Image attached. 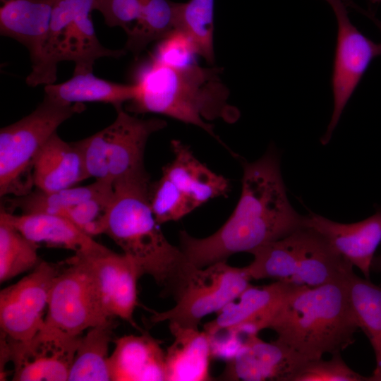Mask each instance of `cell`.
<instances>
[{
    "instance_id": "obj_1",
    "label": "cell",
    "mask_w": 381,
    "mask_h": 381,
    "mask_svg": "<svg viewBox=\"0 0 381 381\" xmlns=\"http://www.w3.org/2000/svg\"><path fill=\"white\" fill-rule=\"evenodd\" d=\"M243 168L240 198L226 222L205 238L193 237L186 231L179 234V247L194 267L226 261L238 253H250L305 226V216L287 198L274 149L270 147L253 162H243Z\"/></svg>"
},
{
    "instance_id": "obj_2",
    "label": "cell",
    "mask_w": 381,
    "mask_h": 381,
    "mask_svg": "<svg viewBox=\"0 0 381 381\" xmlns=\"http://www.w3.org/2000/svg\"><path fill=\"white\" fill-rule=\"evenodd\" d=\"M150 184L146 171L113 184L101 234L121 248L141 277H152L163 294L174 298L196 267L164 235L150 206Z\"/></svg>"
},
{
    "instance_id": "obj_3",
    "label": "cell",
    "mask_w": 381,
    "mask_h": 381,
    "mask_svg": "<svg viewBox=\"0 0 381 381\" xmlns=\"http://www.w3.org/2000/svg\"><path fill=\"white\" fill-rule=\"evenodd\" d=\"M221 72L219 68H204L198 64L175 69L150 57L134 70L135 90L126 111L162 114L198 126L222 144L206 121L232 122L238 114L227 102L229 90L219 79Z\"/></svg>"
},
{
    "instance_id": "obj_4",
    "label": "cell",
    "mask_w": 381,
    "mask_h": 381,
    "mask_svg": "<svg viewBox=\"0 0 381 381\" xmlns=\"http://www.w3.org/2000/svg\"><path fill=\"white\" fill-rule=\"evenodd\" d=\"M347 278L314 287L298 286L275 308L262 329L274 331L277 339L307 361L341 352L354 342L359 329Z\"/></svg>"
},
{
    "instance_id": "obj_5",
    "label": "cell",
    "mask_w": 381,
    "mask_h": 381,
    "mask_svg": "<svg viewBox=\"0 0 381 381\" xmlns=\"http://www.w3.org/2000/svg\"><path fill=\"white\" fill-rule=\"evenodd\" d=\"M250 254L253 260L244 267L251 279L314 287L346 279L353 272V266L323 236L306 226Z\"/></svg>"
},
{
    "instance_id": "obj_6",
    "label": "cell",
    "mask_w": 381,
    "mask_h": 381,
    "mask_svg": "<svg viewBox=\"0 0 381 381\" xmlns=\"http://www.w3.org/2000/svg\"><path fill=\"white\" fill-rule=\"evenodd\" d=\"M85 109L83 103L65 104L44 95L30 114L1 128V197L31 190L33 164L41 148L61 123Z\"/></svg>"
},
{
    "instance_id": "obj_7",
    "label": "cell",
    "mask_w": 381,
    "mask_h": 381,
    "mask_svg": "<svg viewBox=\"0 0 381 381\" xmlns=\"http://www.w3.org/2000/svg\"><path fill=\"white\" fill-rule=\"evenodd\" d=\"M97 0H56L40 71L27 76L30 87L52 84L56 80L57 64L62 61L75 63L73 74L92 72L96 60L119 58L123 49H110L101 44L95 33L90 13Z\"/></svg>"
},
{
    "instance_id": "obj_8",
    "label": "cell",
    "mask_w": 381,
    "mask_h": 381,
    "mask_svg": "<svg viewBox=\"0 0 381 381\" xmlns=\"http://www.w3.org/2000/svg\"><path fill=\"white\" fill-rule=\"evenodd\" d=\"M115 109L116 117L109 126L76 141L89 178L112 185L145 171L143 158L148 138L167 126L161 119H143L122 107Z\"/></svg>"
},
{
    "instance_id": "obj_9",
    "label": "cell",
    "mask_w": 381,
    "mask_h": 381,
    "mask_svg": "<svg viewBox=\"0 0 381 381\" xmlns=\"http://www.w3.org/2000/svg\"><path fill=\"white\" fill-rule=\"evenodd\" d=\"M250 280L244 267H233L226 261L195 267L174 298V306L163 312L152 311L150 322H174L198 327L205 317L218 313L236 300Z\"/></svg>"
},
{
    "instance_id": "obj_10",
    "label": "cell",
    "mask_w": 381,
    "mask_h": 381,
    "mask_svg": "<svg viewBox=\"0 0 381 381\" xmlns=\"http://www.w3.org/2000/svg\"><path fill=\"white\" fill-rule=\"evenodd\" d=\"M66 264L67 267L60 271L52 286L44 325L79 337L113 318L105 310L87 258L75 254Z\"/></svg>"
},
{
    "instance_id": "obj_11",
    "label": "cell",
    "mask_w": 381,
    "mask_h": 381,
    "mask_svg": "<svg viewBox=\"0 0 381 381\" xmlns=\"http://www.w3.org/2000/svg\"><path fill=\"white\" fill-rule=\"evenodd\" d=\"M80 337L68 335L45 325L25 341L10 339L1 333L0 375H5V365L11 361L13 380H68Z\"/></svg>"
},
{
    "instance_id": "obj_12",
    "label": "cell",
    "mask_w": 381,
    "mask_h": 381,
    "mask_svg": "<svg viewBox=\"0 0 381 381\" xmlns=\"http://www.w3.org/2000/svg\"><path fill=\"white\" fill-rule=\"evenodd\" d=\"M325 1L334 13L337 30L331 80L334 108L327 129L320 140L323 145L330 140L347 102L370 64L381 56V43L368 38L351 23L343 0Z\"/></svg>"
},
{
    "instance_id": "obj_13",
    "label": "cell",
    "mask_w": 381,
    "mask_h": 381,
    "mask_svg": "<svg viewBox=\"0 0 381 381\" xmlns=\"http://www.w3.org/2000/svg\"><path fill=\"white\" fill-rule=\"evenodd\" d=\"M61 270L41 261L32 272L0 292V327L10 339L25 341L44 326L50 290Z\"/></svg>"
},
{
    "instance_id": "obj_14",
    "label": "cell",
    "mask_w": 381,
    "mask_h": 381,
    "mask_svg": "<svg viewBox=\"0 0 381 381\" xmlns=\"http://www.w3.org/2000/svg\"><path fill=\"white\" fill-rule=\"evenodd\" d=\"M258 334H247L245 341L226 361L220 380L291 381L308 361L278 339L267 342Z\"/></svg>"
},
{
    "instance_id": "obj_15",
    "label": "cell",
    "mask_w": 381,
    "mask_h": 381,
    "mask_svg": "<svg viewBox=\"0 0 381 381\" xmlns=\"http://www.w3.org/2000/svg\"><path fill=\"white\" fill-rule=\"evenodd\" d=\"M297 285L282 282L254 286L251 284L234 301L203 326L211 337L222 332L233 337L239 333H258L266 320Z\"/></svg>"
},
{
    "instance_id": "obj_16",
    "label": "cell",
    "mask_w": 381,
    "mask_h": 381,
    "mask_svg": "<svg viewBox=\"0 0 381 381\" xmlns=\"http://www.w3.org/2000/svg\"><path fill=\"white\" fill-rule=\"evenodd\" d=\"M85 256L94 273L109 317L119 318L140 330L134 320V312L138 306L137 282L141 277L135 263L125 254L109 249Z\"/></svg>"
},
{
    "instance_id": "obj_17",
    "label": "cell",
    "mask_w": 381,
    "mask_h": 381,
    "mask_svg": "<svg viewBox=\"0 0 381 381\" xmlns=\"http://www.w3.org/2000/svg\"><path fill=\"white\" fill-rule=\"evenodd\" d=\"M305 226L318 231L339 254L369 279L374 254L381 242V210L351 224L336 222L311 212L305 216Z\"/></svg>"
},
{
    "instance_id": "obj_18",
    "label": "cell",
    "mask_w": 381,
    "mask_h": 381,
    "mask_svg": "<svg viewBox=\"0 0 381 381\" xmlns=\"http://www.w3.org/2000/svg\"><path fill=\"white\" fill-rule=\"evenodd\" d=\"M56 0H1L0 32L25 46L30 55L32 71L40 70Z\"/></svg>"
},
{
    "instance_id": "obj_19",
    "label": "cell",
    "mask_w": 381,
    "mask_h": 381,
    "mask_svg": "<svg viewBox=\"0 0 381 381\" xmlns=\"http://www.w3.org/2000/svg\"><path fill=\"white\" fill-rule=\"evenodd\" d=\"M0 219L38 244L44 243L85 255L102 253L109 250L62 215L47 213L15 214L1 208Z\"/></svg>"
},
{
    "instance_id": "obj_20",
    "label": "cell",
    "mask_w": 381,
    "mask_h": 381,
    "mask_svg": "<svg viewBox=\"0 0 381 381\" xmlns=\"http://www.w3.org/2000/svg\"><path fill=\"white\" fill-rule=\"evenodd\" d=\"M109 356L113 381H166L165 352L161 341L147 332L125 335L114 341Z\"/></svg>"
},
{
    "instance_id": "obj_21",
    "label": "cell",
    "mask_w": 381,
    "mask_h": 381,
    "mask_svg": "<svg viewBox=\"0 0 381 381\" xmlns=\"http://www.w3.org/2000/svg\"><path fill=\"white\" fill-rule=\"evenodd\" d=\"M173 159L162 169L177 190L196 209L215 198L225 196L229 181L200 162L188 146L179 140L171 141Z\"/></svg>"
},
{
    "instance_id": "obj_22",
    "label": "cell",
    "mask_w": 381,
    "mask_h": 381,
    "mask_svg": "<svg viewBox=\"0 0 381 381\" xmlns=\"http://www.w3.org/2000/svg\"><path fill=\"white\" fill-rule=\"evenodd\" d=\"M168 323L174 340L165 352L166 381L212 380L211 336L198 327L183 326L174 322Z\"/></svg>"
},
{
    "instance_id": "obj_23",
    "label": "cell",
    "mask_w": 381,
    "mask_h": 381,
    "mask_svg": "<svg viewBox=\"0 0 381 381\" xmlns=\"http://www.w3.org/2000/svg\"><path fill=\"white\" fill-rule=\"evenodd\" d=\"M87 179L83 155L77 142H66L54 133L35 159L33 185L43 191H54L75 186Z\"/></svg>"
},
{
    "instance_id": "obj_24",
    "label": "cell",
    "mask_w": 381,
    "mask_h": 381,
    "mask_svg": "<svg viewBox=\"0 0 381 381\" xmlns=\"http://www.w3.org/2000/svg\"><path fill=\"white\" fill-rule=\"evenodd\" d=\"M135 90L133 83H117L89 72L73 74L71 79L61 83L45 85L44 95L65 104L102 102L116 108L131 101Z\"/></svg>"
},
{
    "instance_id": "obj_25",
    "label": "cell",
    "mask_w": 381,
    "mask_h": 381,
    "mask_svg": "<svg viewBox=\"0 0 381 381\" xmlns=\"http://www.w3.org/2000/svg\"><path fill=\"white\" fill-rule=\"evenodd\" d=\"M347 286L358 327L368 337L375 356L376 366L370 381H381V286L353 271L347 278Z\"/></svg>"
},
{
    "instance_id": "obj_26",
    "label": "cell",
    "mask_w": 381,
    "mask_h": 381,
    "mask_svg": "<svg viewBox=\"0 0 381 381\" xmlns=\"http://www.w3.org/2000/svg\"><path fill=\"white\" fill-rule=\"evenodd\" d=\"M114 328V318H111L89 329L85 335L80 337L68 380H111L109 348Z\"/></svg>"
},
{
    "instance_id": "obj_27",
    "label": "cell",
    "mask_w": 381,
    "mask_h": 381,
    "mask_svg": "<svg viewBox=\"0 0 381 381\" xmlns=\"http://www.w3.org/2000/svg\"><path fill=\"white\" fill-rule=\"evenodd\" d=\"M113 185L95 180L84 186H73L54 191L39 189L7 200L10 207L17 208L21 213H47L63 215L69 208L85 200L110 194Z\"/></svg>"
},
{
    "instance_id": "obj_28",
    "label": "cell",
    "mask_w": 381,
    "mask_h": 381,
    "mask_svg": "<svg viewBox=\"0 0 381 381\" xmlns=\"http://www.w3.org/2000/svg\"><path fill=\"white\" fill-rule=\"evenodd\" d=\"M179 3L170 0H143L140 18L128 32L124 49L137 58L153 42L179 29Z\"/></svg>"
},
{
    "instance_id": "obj_29",
    "label": "cell",
    "mask_w": 381,
    "mask_h": 381,
    "mask_svg": "<svg viewBox=\"0 0 381 381\" xmlns=\"http://www.w3.org/2000/svg\"><path fill=\"white\" fill-rule=\"evenodd\" d=\"M38 243L0 219L1 283L33 270L42 261L38 255Z\"/></svg>"
},
{
    "instance_id": "obj_30",
    "label": "cell",
    "mask_w": 381,
    "mask_h": 381,
    "mask_svg": "<svg viewBox=\"0 0 381 381\" xmlns=\"http://www.w3.org/2000/svg\"><path fill=\"white\" fill-rule=\"evenodd\" d=\"M214 0H189L179 3V29L193 42L198 55L208 64L214 62Z\"/></svg>"
},
{
    "instance_id": "obj_31",
    "label": "cell",
    "mask_w": 381,
    "mask_h": 381,
    "mask_svg": "<svg viewBox=\"0 0 381 381\" xmlns=\"http://www.w3.org/2000/svg\"><path fill=\"white\" fill-rule=\"evenodd\" d=\"M150 203L159 224L177 221L194 210L190 203L164 175L150 184Z\"/></svg>"
},
{
    "instance_id": "obj_32",
    "label": "cell",
    "mask_w": 381,
    "mask_h": 381,
    "mask_svg": "<svg viewBox=\"0 0 381 381\" xmlns=\"http://www.w3.org/2000/svg\"><path fill=\"white\" fill-rule=\"evenodd\" d=\"M196 47L190 37L177 29L158 42L151 56L159 63L175 69H186L198 64Z\"/></svg>"
},
{
    "instance_id": "obj_33",
    "label": "cell",
    "mask_w": 381,
    "mask_h": 381,
    "mask_svg": "<svg viewBox=\"0 0 381 381\" xmlns=\"http://www.w3.org/2000/svg\"><path fill=\"white\" fill-rule=\"evenodd\" d=\"M291 381H370V377L353 371L338 352L328 361L320 358L306 361Z\"/></svg>"
},
{
    "instance_id": "obj_34",
    "label": "cell",
    "mask_w": 381,
    "mask_h": 381,
    "mask_svg": "<svg viewBox=\"0 0 381 381\" xmlns=\"http://www.w3.org/2000/svg\"><path fill=\"white\" fill-rule=\"evenodd\" d=\"M113 192L80 202L66 210L62 216L69 219L92 237L101 234L102 222L109 206Z\"/></svg>"
},
{
    "instance_id": "obj_35",
    "label": "cell",
    "mask_w": 381,
    "mask_h": 381,
    "mask_svg": "<svg viewBox=\"0 0 381 381\" xmlns=\"http://www.w3.org/2000/svg\"><path fill=\"white\" fill-rule=\"evenodd\" d=\"M142 6L143 0H97L95 10L107 26L120 27L127 34L138 22Z\"/></svg>"
},
{
    "instance_id": "obj_36",
    "label": "cell",
    "mask_w": 381,
    "mask_h": 381,
    "mask_svg": "<svg viewBox=\"0 0 381 381\" xmlns=\"http://www.w3.org/2000/svg\"><path fill=\"white\" fill-rule=\"evenodd\" d=\"M344 2L348 8H351L369 18L376 25V26L381 32V20L377 18L372 12L365 11L363 8L359 7L351 0H344Z\"/></svg>"
},
{
    "instance_id": "obj_37",
    "label": "cell",
    "mask_w": 381,
    "mask_h": 381,
    "mask_svg": "<svg viewBox=\"0 0 381 381\" xmlns=\"http://www.w3.org/2000/svg\"><path fill=\"white\" fill-rule=\"evenodd\" d=\"M371 269L381 272V255L373 259Z\"/></svg>"
},
{
    "instance_id": "obj_38",
    "label": "cell",
    "mask_w": 381,
    "mask_h": 381,
    "mask_svg": "<svg viewBox=\"0 0 381 381\" xmlns=\"http://www.w3.org/2000/svg\"><path fill=\"white\" fill-rule=\"evenodd\" d=\"M372 4H377L381 3V0H368Z\"/></svg>"
}]
</instances>
